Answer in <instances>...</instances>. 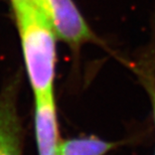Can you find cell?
Instances as JSON below:
<instances>
[{"instance_id": "obj_1", "label": "cell", "mask_w": 155, "mask_h": 155, "mask_svg": "<svg viewBox=\"0 0 155 155\" xmlns=\"http://www.w3.org/2000/svg\"><path fill=\"white\" fill-rule=\"evenodd\" d=\"M35 98L54 95L57 35L38 0L12 6Z\"/></svg>"}, {"instance_id": "obj_2", "label": "cell", "mask_w": 155, "mask_h": 155, "mask_svg": "<svg viewBox=\"0 0 155 155\" xmlns=\"http://www.w3.org/2000/svg\"><path fill=\"white\" fill-rule=\"evenodd\" d=\"M57 38L78 51L88 42L100 43L74 0H38Z\"/></svg>"}, {"instance_id": "obj_3", "label": "cell", "mask_w": 155, "mask_h": 155, "mask_svg": "<svg viewBox=\"0 0 155 155\" xmlns=\"http://www.w3.org/2000/svg\"><path fill=\"white\" fill-rule=\"evenodd\" d=\"M17 81L0 93V155H22V128L17 108Z\"/></svg>"}, {"instance_id": "obj_4", "label": "cell", "mask_w": 155, "mask_h": 155, "mask_svg": "<svg viewBox=\"0 0 155 155\" xmlns=\"http://www.w3.org/2000/svg\"><path fill=\"white\" fill-rule=\"evenodd\" d=\"M35 129L38 155H58L61 142L54 95L35 98Z\"/></svg>"}, {"instance_id": "obj_5", "label": "cell", "mask_w": 155, "mask_h": 155, "mask_svg": "<svg viewBox=\"0 0 155 155\" xmlns=\"http://www.w3.org/2000/svg\"><path fill=\"white\" fill-rule=\"evenodd\" d=\"M117 145L96 136L72 138L61 142L58 155H106Z\"/></svg>"}, {"instance_id": "obj_6", "label": "cell", "mask_w": 155, "mask_h": 155, "mask_svg": "<svg viewBox=\"0 0 155 155\" xmlns=\"http://www.w3.org/2000/svg\"><path fill=\"white\" fill-rule=\"evenodd\" d=\"M145 87L146 90L149 93L150 99H151V104H152V110H153V117H154V123H155V84L150 83L149 81H145Z\"/></svg>"}, {"instance_id": "obj_7", "label": "cell", "mask_w": 155, "mask_h": 155, "mask_svg": "<svg viewBox=\"0 0 155 155\" xmlns=\"http://www.w3.org/2000/svg\"><path fill=\"white\" fill-rule=\"evenodd\" d=\"M10 1L11 6L17 5V4H21V3H26V2H31L35 1V0H9Z\"/></svg>"}]
</instances>
